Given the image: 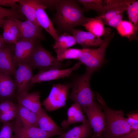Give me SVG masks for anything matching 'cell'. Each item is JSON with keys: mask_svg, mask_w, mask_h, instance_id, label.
<instances>
[{"mask_svg": "<svg viewBox=\"0 0 138 138\" xmlns=\"http://www.w3.org/2000/svg\"><path fill=\"white\" fill-rule=\"evenodd\" d=\"M85 48L80 49L70 48L61 50H55L56 54V58L60 62L68 59H78Z\"/></svg>", "mask_w": 138, "mask_h": 138, "instance_id": "cell-29", "label": "cell"}, {"mask_svg": "<svg viewBox=\"0 0 138 138\" xmlns=\"http://www.w3.org/2000/svg\"><path fill=\"white\" fill-rule=\"evenodd\" d=\"M132 0H78L86 10H94L101 15L114 7L129 3Z\"/></svg>", "mask_w": 138, "mask_h": 138, "instance_id": "cell-12", "label": "cell"}, {"mask_svg": "<svg viewBox=\"0 0 138 138\" xmlns=\"http://www.w3.org/2000/svg\"><path fill=\"white\" fill-rule=\"evenodd\" d=\"M112 138H138V131H131L129 133Z\"/></svg>", "mask_w": 138, "mask_h": 138, "instance_id": "cell-37", "label": "cell"}, {"mask_svg": "<svg viewBox=\"0 0 138 138\" xmlns=\"http://www.w3.org/2000/svg\"><path fill=\"white\" fill-rule=\"evenodd\" d=\"M67 114V119L63 121L61 123V126L64 128L67 127L70 124L78 122L83 123L87 120L83 114L81 107L76 103L73 104L68 108Z\"/></svg>", "mask_w": 138, "mask_h": 138, "instance_id": "cell-22", "label": "cell"}, {"mask_svg": "<svg viewBox=\"0 0 138 138\" xmlns=\"http://www.w3.org/2000/svg\"><path fill=\"white\" fill-rule=\"evenodd\" d=\"M18 10L26 19L39 25L36 20L37 8L39 4L38 0H19Z\"/></svg>", "mask_w": 138, "mask_h": 138, "instance_id": "cell-21", "label": "cell"}, {"mask_svg": "<svg viewBox=\"0 0 138 138\" xmlns=\"http://www.w3.org/2000/svg\"><path fill=\"white\" fill-rule=\"evenodd\" d=\"M76 43L75 39L73 36L66 33L59 36L53 45L55 50H61L69 48Z\"/></svg>", "mask_w": 138, "mask_h": 138, "instance_id": "cell-28", "label": "cell"}, {"mask_svg": "<svg viewBox=\"0 0 138 138\" xmlns=\"http://www.w3.org/2000/svg\"><path fill=\"white\" fill-rule=\"evenodd\" d=\"M18 105L12 108L5 113L0 116V121L3 123L9 122L16 118L17 115Z\"/></svg>", "mask_w": 138, "mask_h": 138, "instance_id": "cell-33", "label": "cell"}, {"mask_svg": "<svg viewBox=\"0 0 138 138\" xmlns=\"http://www.w3.org/2000/svg\"><path fill=\"white\" fill-rule=\"evenodd\" d=\"M2 27V36L4 43L15 44L20 39V30L14 18H6Z\"/></svg>", "mask_w": 138, "mask_h": 138, "instance_id": "cell-16", "label": "cell"}, {"mask_svg": "<svg viewBox=\"0 0 138 138\" xmlns=\"http://www.w3.org/2000/svg\"><path fill=\"white\" fill-rule=\"evenodd\" d=\"M123 14H121L117 15L109 21L106 25L116 28L123 20Z\"/></svg>", "mask_w": 138, "mask_h": 138, "instance_id": "cell-36", "label": "cell"}, {"mask_svg": "<svg viewBox=\"0 0 138 138\" xmlns=\"http://www.w3.org/2000/svg\"><path fill=\"white\" fill-rule=\"evenodd\" d=\"M46 8L45 6L39 3L36 9V20L39 26L44 29L55 41L59 35L45 11Z\"/></svg>", "mask_w": 138, "mask_h": 138, "instance_id": "cell-19", "label": "cell"}, {"mask_svg": "<svg viewBox=\"0 0 138 138\" xmlns=\"http://www.w3.org/2000/svg\"><path fill=\"white\" fill-rule=\"evenodd\" d=\"M6 18L0 16V27H2Z\"/></svg>", "mask_w": 138, "mask_h": 138, "instance_id": "cell-38", "label": "cell"}, {"mask_svg": "<svg viewBox=\"0 0 138 138\" xmlns=\"http://www.w3.org/2000/svg\"><path fill=\"white\" fill-rule=\"evenodd\" d=\"M94 72L86 67L85 72L76 77L74 81L71 86V91L68 97V99L79 105L82 110L95 102L90 85L91 76Z\"/></svg>", "mask_w": 138, "mask_h": 138, "instance_id": "cell-3", "label": "cell"}, {"mask_svg": "<svg viewBox=\"0 0 138 138\" xmlns=\"http://www.w3.org/2000/svg\"><path fill=\"white\" fill-rule=\"evenodd\" d=\"M17 68L14 76L17 96L28 92L32 85L31 80L33 75L32 68L28 63L20 64Z\"/></svg>", "mask_w": 138, "mask_h": 138, "instance_id": "cell-9", "label": "cell"}, {"mask_svg": "<svg viewBox=\"0 0 138 138\" xmlns=\"http://www.w3.org/2000/svg\"><path fill=\"white\" fill-rule=\"evenodd\" d=\"M4 43L2 36L0 34V50L3 46Z\"/></svg>", "mask_w": 138, "mask_h": 138, "instance_id": "cell-39", "label": "cell"}, {"mask_svg": "<svg viewBox=\"0 0 138 138\" xmlns=\"http://www.w3.org/2000/svg\"><path fill=\"white\" fill-rule=\"evenodd\" d=\"M126 11L129 21L135 26H138V1L134 0Z\"/></svg>", "mask_w": 138, "mask_h": 138, "instance_id": "cell-30", "label": "cell"}, {"mask_svg": "<svg viewBox=\"0 0 138 138\" xmlns=\"http://www.w3.org/2000/svg\"><path fill=\"white\" fill-rule=\"evenodd\" d=\"M127 115L128 118L125 119L131 131H138V113H133Z\"/></svg>", "mask_w": 138, "mask_h": 138, "instance_id": "cell-34", "label": "cell"}, {"mask_svg": "<svg viewBox=\"0 0 138 138\" xmlns=\"http://www.w3.org/2000/svg\"><path fill=\"white\" fill-rule=\"evenodd\" d=\"M13 131L16 138H50L62 134L58 133L47 132L38 127H25L15 125L13 123Z\"/></svg>", "mask_w": 138, "mask_h": 138, "instance_id": "cell-13", "label": "cell"}, {"mask_svg": "<svg viewBox=\"0 0 138 138\" xmlns=\"http://www.w3.org/2000/svg\"><path fill=\"white\" fill-rule=\"evenodd\" d=\"M40 93L38 91L28 92L17 96L18 105L38 114L43 110L40 102Z\"/></svg>", "mask_w": 138, "mask_h": 138, "instance_id": "cell-15", "label": "cell"}, {"mask_svg": "<svg viewBox=\"0 0 138 138\" xmlns=\"http://www.w3.org/2000/svg\"><path fill=\"white\" fill-rule=\"evenodd\" d=\"M104 25L100 20L95 18L83 26L88 32L97 37L100 38L103 36H106L110 33V29L105 28Z\"/></svg>", "mask_w": 138, "mask_h": 138, "instance_id": "cell-26", "label": "cell"}, {"mask_svg": "<svg viewBox=\"0 0 138 138\" xmlns=\"http://www.w3.org/2000/svg\"><path fill=\"white\" fill-rule=\"evenodd\" d=\"M40 41H37L28 64L32 68H38L39 72L63 68L64 64L43 48Z\"/></svg>", "mask_w": 138, "mask_h": 138, "instance_id": "cell-4", "label": "cell"}, {"mask_svg": "<svg viewBox=\"0 0 138 138\" xmlns=\"http://www.w3.org/2000/svg\"><path fill=\"white\" fill-rule=\"evenodd\" d=\"M19 28L20 39L34 41L44 40L45 39L43 32V28L26 19L24 21L14 18Z\"/></svg>", "mask_w": 138, "mask_h": 138, "instance_id": "cell-11", "label": "cell"}, {"mask_svg": "<svg viewBox=\"0 0 138 138\" xmlns=\"http://www.w3.org/2000/svg\"><path fill=\"white\" fill-rule=\"evenodd\" d=\"M97 99L105 117V128L102 136L106 138H112L131 131L122 110H116L110 108L100 96H98Z\"/></svg>", "mask_w": 138, "mask_h": 138, "instance_id": "cell-2", "label": "cell"}, {"mask_svg": "<svg viewBox=\"0 0 138 138\" xmlns=\"http://www.w3.org/2000/svg\"><path fill=\"white\" fill-rule=\"evenodd\" d=\"M13 123L9 122L3 123L0 130V138H14L13 135Z\"/></svg>", "mask_w": 138, "mask_h": 138, "instance_id": "cell-32", "label": "cell"}, {"mask_svg": "<svg viewBox=\"0 0 138 138\" xmlns=\"http://www.w3.org/2000/svg\"><path fill=\"white\" fill-rule=\"evenodd\" d=\"M81 63L79 61L69 68L64 69H53L47 71L39 72L33 75L31 80L33 84L48 81L67 77L72 72L78 68Z\"/></svg>", "mask_w": 138, "mask_h": 138, "instance_id": "cell-10", "label": "cell"}, {"mask_svg": "<svg viewBox=\"0 0 138 138\" xmlns=\"http://www.w3.org/2000/svg\"><path fill=\"white\" fill-rule=\"evenodd\" d=\"M112 36L110 33L106 36L103 43L97 49L85 48L78 59L79 61L87 68L96 71L103 62L106 49Z\"/></svg>", "mask_w": 138, "mask_h": 138, "instance_id": "cell-5", "label": "cell"}, {"mask_svg": "<svg viewBox=\"0 0 138 138\" xmlns=\"http://www.w3.org/2000/svg\"><path fill=\"white\" fill-rule=\"evenodd\" d=\"M91 128L88 120L85 123L63 133L60 138H87L90 135Z\"/></svg>", "mask_w": 138, "mask_h": 138, "instance_id": "cell-23", "label": "cell"}, {"mask_svg": "<svg viewBox=\"0 0 138 138\" xmlns=\"http://www.w3.org/2000/svg\"><path fill=\"white\" fill-rule=\"evenodd\" d=\"M91 138H96V137L94 136Z\"/></svg>", "mask_w": 138, "mask_h": 138, "instance_id": "cell-41", "label": "cell"}, {"mask_svg": "<svg viewBox=\"0 0 138 138\" xmlns=\"http://www.w3.org/2000/svg\"><path fill=\"white\" fill-rule=\"evenodd\" d=\"M38 115L36 113L18 105L17 114L13 124L25 127H38Z\"/></svg>", "mask_w": 138, "mask_h": 138, "instance_id": "cell-18", "label": "cell"}, {"mask_svg": "<svg viewBox=\"0 0 138 138\" xmlns=\"http://www.w3.org/2000/svg\"><path fill=\"white\" fill-rule=\"evenodd\" d=\"M71 32L74 37L76 43L83 47H100L103 43L105 39L97 37L88 31L75 28Z\"/></svg>", "mask_w": 138, "mask_h": 138, "instance_id": "cell-17", "label": "cell"}, {"mask_svg": "<svg viewBox=\"0 0 138 138\" xmlns=\"http://www.w3.org/2000/svg\"><path fill=\"white\" fill-rule=\"evenodd\" d=\"M116 29L121 36L127 38L129 41L137 40L138 26H135L129 21L122 20Z\"/></svg>", "mask_w": 138, "mask_h": 138, "instance_id": "cell-25", "label": "cell"}, {"mask_svg": "<svg viewBox=\"0 0 138 138\" xmlns=\"http://www.w3.org/2000/svg\"><path fill=\"white\" fill-rule=\"evenodd\" d=\"M0 16L6 18H13L19 20L26 19L25 17L17 9H8L0 6Z\"/></svg>", "mask_w": 138, "mask_h": 138, "instance_id": "cell-31", "label": "cell"}, {"mask_svg": "<svg viewBox=\"0 0 138 138\" xmlns=\"http://www.w3.org/2000/svg\"><path fill=\"white\" fill-rule=\"evenodd\" d=\"M14 138H16V137H14Z\"/></svg>", "mask_w": 138, "mask_h": 138, "instance_id": "cell-42", "label": "cell"}, {"mask_svg": "<svg viewBox=\"0 0 138 138\" xmlns=\"http://www.w3.org/2000/svg\"><path fill=\"white\" fill-rule=\"evenodd\" d=\"M11 76L0 71V102L8 100L16 88L15 82Z\"/></svg>", "mask_w": 138, "mask_h": 138, "instance_id": "cell-20", "label": "cell"}, {"mask_svg": "<svg viewBox=\"0 0 138 138\" xmlns=\"http://www.w3.org/2000/svg\"><path fill=\"white\" fill-rule=\"evenodd\" d=\"M68 94V87L58 84L52 87L50 94L42 105L48 111H51L64 106Z\"/></svg>", "mask_w": 138, "mask_h": 138, "instance_id": "cell-7", "label": "cell"}, {"mask_svg": "<svg viewBox=\"0 0 138 138\" xmlns=\"http://www.w3.org/2000/svg\"><path fill=\"white\" fill-rule=\"evenodd\" d=\"M14 45L4 43L0 50V71L11 76L14 75L16 69L13 60Z\"/></svg>", "mask_w": 138, "mask_h": 138, "instance_id": "cell-14", "label": "cell"}, {"mask_svg": "<svg viewBox=\"0 0 138 138\" xmlns=\"http://www.w3.org/2000/svg\"><path fill=\"white\" fill-rule=\"evenodd\" d=\"M53 7L56 11L54 22L65 32H71L75 27L83 26L95 19L85 17L83 10L75 0H55Z\"/></svg>", "mask_w": 138, "mask_h": 138, "instance_id": "cell-1", "label": "cell"}, {"mask_svg": "<svg viewBox=\"0 0 138 138\" xmlns=\"http://www.w3.org/2000/svg\"><path fill=\"white\" fill-rule=\"evenodd\" d=\"M37 41L21 40L14 44L13 60L16 68L20 64L29 63Z\"/></svg>", "mask_w": 138, "mask_h": 138, "instance_id": "cell-8", "label": "cell"}, {"mask_svg": "<svg viewBox=\"0 0 138 138\" xmlns=\"http://www.w3.org/2000/svg\"><path fill=\"white\" fill-rule=\"evenodd\" d=\"M16 105L9 100L0 102V116L6 112Z\"/></svg>", "mask_w": 138, "mask_h": 138, "instance_id": "cell-35", "label": "cell"}, {"mask_svg": "<svg viewBox=\"0 0 138 138\" xmlns=\"http://www.w3.org/2000/svg\"><path fill=\"white\" fill-rule=\"evenodd\" d=\"M133 1V0H132L129 3L111 9L95 18L100 20L104 24L106 25L109 21L117 15L123 14L124 11L126 10L129 5Z\"/></svg>", "mask_w": 138, "mask_h": 138, "instance_id": "cell-27", "label": "cell"}, {"mask_svg": "<svg viewBox=\"0 0 138 138\" xmlns=\"http://www.w3.org/2000/svg\"><path fill=\"white\" fill-rule=\"evenodd\" d=\"M38 126L42 130L48 132H56L62 134V131L43 110L38 114Z\"/></svg>", "mask_w": 138, "mask_h": 138, "instance_id": "cell-24", "label": "cell"}, {"mask_svg": "<svg viewBox=\"0 0 138 138\" xmlns=\"http://www.w3.org/2000/svg\"><path fill=\"white\" fill-rule=\"evenodd\" d=\"M102 109L100 105L95 102L92 105L82 109L88 118L96 138L102 136L105 130V117Z\"/></svg>", "mask_w": 138, "mask_h": 138, "instance_id": "cell-6", "label": "cell"}, {"mask_svg": "<svg viewBox=\"0 0 138 138\" xmlns=\"http://www.w3.org/2000/svg\"><path fill=\"white\" fill-rule=\"evenodd\" d=\"M106 138L103 136H101L100 137H98V138Z\"/></svg>", "mask_w": 138, "mask_h": 138, "instance_id": "cell-40", "label": "cell"}]
</instances>
